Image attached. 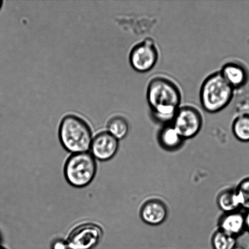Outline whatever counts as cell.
<instances>
[{"label":"cell","instance_id":"15","mask_svg":"<svg viewBox=\"0 0 249 249\" xmlns=\"http://www.w3.org/2000/svg\"><path fill=\"white\" fill-rule=\"evenodd\" d=\"M108 131L118 141L126 138L129 132V124L123 117L118 116L111 119L108 124Z\"/></svg>","mask_w":249,"mask_h":249},{"label":"cell","instance_id":"18","mask_svg":"<svg viewBox=\"0 0 249 249\" xmlns=\"http://www.w3.org/2000/svg\"><path fill=\"white\" fill-rule=\"evenodd\" d=\"M51 249H70L67 241L57 239L53 241L51 245Z\"/></svg>","mask_w":249,"mask_h":249},{"label":"cell","instance_id":"3","mask_svg":"<svg viewBox=\"0 0 249 249\" xmlns=\"http://www.w3.org/2000/svg\"><path fill=\"white\" fill-rule=\"evenodd\" d=\"M233 90L220 72L214 73L207 78L202 85L200 99L202 107L209 113L221 111L230 103Z\"/></svg>","mask_w":249,"mask_h":249},{"label":"cell","instance_id":"10","mask_svg":"<svg viewBox=\"0 0 249 249\" xmlns=\"http://www.w3.org/2000/svg\"><path fill=\"white\" fill-rule=\"evenodd\" d=\"M219 230L237 238L246 231L245 214L234 212L224 213L218 222Z\"/></svg>","mask_w":249,"mask_h":249},{"label":"cell","instance_id":"11","mask_svg":"<svg viewBox=\"0 0 249 249\" xmlns=\"http://www.w3.org/2000/svg\"><path fill=\"white\" fill-rule=\"evenodd\" d=\"M220 73L224 80L233 89L243 87L249 80L248 70L240 63H228L224 66Z\"/></svg>","mask_w":249,"mask_h":249},{"label":"cell","instance_id":"6","mask_svg":"<svg viewBox=\"0 0 249 249\" xmlns=\"http://www.w3.org/2000/svg\"><path fill=\"white\" fill-rule=\"evenodd\" d=\"M173 121V126L184 140L196 136L202 126L201 114L192 107L178 109Z\"/></svg>","mask_w":249,"mask_h":249},{"label":"cell","instance_id":"7","mask_svg":"<svg viewBox=\"0 0 249 249\" xmlns=\"http://www.w3.org/2000/svg\"><path fill=\"white\" fill-rule=\"evenodd\" d=\"M158 59V53L151 40H146L132 50L129 61L137 71L145 72L155 67Z\"/></svg>","mask_w":249,"mask_h":249},{"label":"cell","instance_id":"9","mask_svg":"<svg viewBox=\"0 0 249 249\" xmlns=\"http://www.w3.org/2000/svg\"><path fill=\"white\" fill-rule=\"evenodd\" d=\"M140 215L142 220L148 225H160L167 218V207L160 199H149L142 206Z\"/></svg>","mask_w":249,"mask_h":249},{"label":"cell","instance_id":"13","mask_svg":"<svg viewBox=\"0 0 249 249\" xmlns=\"http://www.w3.org/2000/svg\"><path fill=\"white\" fill-rule=\"evenodd\" d=\"M217 204L224 213L237 212L238 209L241 208L235 189H229L222 191L217 197Z\"/></svg>","mask_w":249,"mask_h":249},{"label":"cell","instance_id":"19","mask_svg":"<svg viewBox=\"0 0 249 249\" xmlns=\"http://www.w3.org/2000/svg\"><path fill=\"white\" fill-rule=\"evenodd\" d=\"M246 228V231L249 232V211L245 214Z\"/></svg>","mask_w":249,"mask_h":249},{"label":"cell","instance_id":"2","mask_svg":"<svg viewBox=\"0 0 249 249\" xmlns=\"http://www.w3.org/2000/svg\"><path fill=\"white\" fill-rule=\"evenodd\" d=\"M58 136L63 147L72 155L89 152L93 139L89 124L74 115H68L63 119Z\"/></svg>","mask_w":249,"mask_h":249},{"label":"cell","instance_id":"16","mask_svg":"<svg viewBox=\"0 0 249 249\" xmlns=\"http://www.w3.org/2000/svg\"><path fill=\"white\" fill-rule=\"evenodd\" d=\"M213 249H233L237 246L236 238L220 230L214 232L212 240Z\"/></svg>","mask_w":249,"mask_h":249},{"label":"cell","instance_id":"1","mask_svg":"<svg viewBox=\"0 0 249 249\" xmlns=\"http://www.w3.org/2000/svg\"><path fill=\"white\" fill-rule=\"evenodd\" d=\"M146 96L158 121L167 123L173 120L181 101L179 89L174 83L164 78H155L148 85Z\"/></svg>","mask_w":249,"mask_h":249},{"label":"cell","instance_id":"22","mask_svg":"<svg viewBox=\"0 0 249 249\" xmlns=\"http://www.w3.org/2000/svg\"><path fill=\"white\" fill-rule=\"evenodd\" d=\"M0 249H5L4 248H2V247H1V246H0Z\"/></svg>","mask_w":249,"mask_h":249},{"label":"cell","instance_id":"5","mask_svg":"<svg viewBox=\"0 0 249 249\" xmlns=\"http://www.w3.org/2000/svg\"><path fill=\"white\" fill-rule=\"evenodd\" d=\"M103 236V229L99 224L87 222L73 229L67 241L70 249H94Z\"/></svg>","mask_w":249,"mask_h":249},{"label":"cell","instance_id":"20","mask_svg":"<svg viewBox=\"0 0 249 249\" xmlns=\"http://www.w3.org/2000/svg\"><path fill=\"white\" fill-rule=\"evenodd\" d=\"M233 249H245V248H244L243 247H242V246H236V247L235 248H234Z\"/></svg>","mask_w":249,"mask_h":249},{"label":"cell","instance_id":"8","mask_svg":"<svg viewBox=\"0 0 249 249\" xmlns=\"http://www.w3.org/2000/svg\"><path fill=\"white\" fill-rule=\"evenodd\" d=\"M119 146L118 139L108 131L102 132L97 134L92 139L89 153L95 160L106 162L116 156Z\"/></svg>","mask_w":249,"mask_h":249},{"label":"cell","instance_id":"14","mask_svg":"<svg viewBox=\"0 0 249 249\" xmlns=\"http://www.w3.org/2000/svg\"><path fill=\"white\" fill-rule=\"evenodd\" d=\"M232 130L234 136L243 142H249V114L239 116L233 122Z\"/></svg>","mask_w":249,"mask_h":249},{"label":"cell","instance_id":"12","mask_svg":"<svg viewBox=\"0 0 249 249\" xmlns=\"http://www.w3.org/2000/svg\"><path fill=\"white\" fill-rule=\"evenodd\" d=\"M159 142L167 151H176L180 148L184 139L172 125H167L161 129L158 136Z\"/></svg>","mask_w":249,"mask_h":249},{"label":"cell","instance_id":"4","mask_svg":"<svg viewBox=\"0 0 249 249\" xmlns=\"http://www.w3.org/2000/svg\"><path fill=\"white\" fill-rule=\"evenodd\" d=\"M97 168L96 160L89 152L72 154L65 164V178L71 186L84 188L94 180Z\"/></svg>","mask_w":249,"mask_h":249},{"label":"cell","instance_id":"17","mask_svg":"<svg viewBox=\"0 0 249 249\" xmlns=\"http://www.w3.org/2000/svg\"><path fill=\"white\" fill-rule=\"evenodd\" d=\"M235 189L241 208L249 211V177L241 180Z\"/></svg>","mask_w":249,"mask_h":249},{"label":"cell","instance_id":"21","mask_svg":"<svg viewBox=\"0 0 249 249\" xmlns=\"http://www.w3.org/2000/svg\"><path fill=\"white\" fill-rule=\"evenodd\" d=\"M2 1L0 0V9H1V7L2 6Z\"/></svg>","mask_w":249,"mask_h":249}]
</instances>
